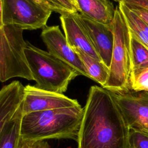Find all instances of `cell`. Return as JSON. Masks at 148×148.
<instances>
[{
    "label": "cell",
    "instance_id": "3957f363",
    "mask_svg": "<svg viewBox=\"0 0 148 148\" xmlns=\"http://www.w3.org/2000/svg\"><path fill=\"white\" fill-rule=\"evenodd\" d=\"M24 53L35 86L43 90L63 94L79 73L68 64L27 42Z\"/></svg>",
    "mask_w": 148,
    "mask_h": 148
},
{
    "label": "cell",
    "instance_id": "9a60e30c",
    "mask_svg": "<svg viewBox=\"0 0 148 148\" xmlns=\"http://www.w3.org/2000/svg\"><path fill=\"white\" fill-rule=\"evenodd\" d=\"M22 116L21 105L13 116L5 124L1 132L0 148H18L20 140V130Z\"/></svg>",
    "mask_w": 148,
    "mask_h": 148
},
{
    "label": "cell",
    "instance_id": "6da1fadb",
    "mask_svg": "<svg viewBox=\"0 0 148 148\" xmlns=\"http://www.w3.org/2000/svg\"><path fill=\"white\" fill-rule=\"evenodd\" d=\"M130 131L113 92L91 86L84 108L77 148H129Z\"/></svg>",
    "mask_w": 148,
    "mask_h": 148
},
{
    "label": "cell",
    "instance_id": "44dd1931",
    "mask_svg": "<svg viewBox=\"0 0 148 148\" xmlns=\"http://www.w3.org/2000/svg\"><path fill=\"white\" fill-rule=\"evenodd\" d=\"M131 10L138 14L142 20L148 24V10L145 8L124 3Z\"/></svg>",
    "mask_w": 148,
    "mask_h": 148
},
{
    "label": "cell",
    "instance_id": "d6986e66",
    "mask_svg": "<svg viewBox=\"0 0 148 148\" xmlns=\"http://www.w3.org/2000/svg\"><path fill=\"white\" fill-rule=\"evenodd\" d=\"M129 148H148V131L130 128Z\"/></svg>",
    "mask_w": 148,
    "mask_h": 148
},
{
    "label": "cell",
    "instance_id": "484cf974",
    "mask_svg": "<svg viewBox=\"0 0 148 148\" xmlns=\"http://www.w3.org/2000/svg\"><path fill=\"white\" fill-rule=\"evenodd\" d=\"M34 1H35L36 2H37L38 3H39V4H40V5H42V6H44V7H45V8H48V9H50L49 8V6H47V5L43 1V0H34ZM51 10V9H50Z\"/></svg>",
    "mask_w": 148,
    "mask_h": 148
},
{
    "label": "cell",
    "instance_id": "2e32d148",
    "mask_svg": "<svg viewBox=\"0 0 148 148\" xmlns=\"http://www.w3.org/2000/svg\"><path fill=\"white\" fill-rule=\"evenodd\" d=\"M74 50L77 53L83 64L87 77L94 80L103 87L108 80L109 68L102 61L98 60L80 50Z\"/></svg>",
    "mask_w": 148,
    "mask_h": 148
},
{
    "label": "cell",
    "instance_id": "ba28073f",
    "mask_svg": "<svg viewBox=\"0 0 148 148\" xmlns=\"http://www.w3.org/2000/svg\"><path fill=\"white\" fill-rule=\"evenodd\" d=\"M40 37L49 53L74 68L80 75L87 77L79 55L69 46L58 25H46L42 28Z\"/></svg>",
    "mask_w": 148,
    "mask_h": 148
},
{
    "label": "cell",
    "instance_id": "d4e9b609",
    "mask_svg": "<svg viewBox=\"0 0 148 148\" xmlns=\"http://www.w3.org/2000/svg\"><path fill=\"white\" fill-rule=\"evenodd\" d=\"M4 26L3 23V6L2 0H0V29Z\"/></svg>",
    "mask_w": 148,
    "mask_h": 148
},
{
    "label": "cell",
    "instance_id": "5bb4252c",
    "mask_svg": "<svg viewBox=\"0 0 148 148\" xmlns=\"http://www.w3.org/2000/svg\"><path fill=\"white\" fill-rule=\"evenodd\" d=\"M118 6L131 34L148 48V24L131 10L124 3L119 2Z\"/></svg>",
    "mask_w": 148,
    "mask_h": 148
},
{
    "label": "cell",
    "instance_id": "e0dca14e",
    "mask_svg": "<svg viewBox=\"0 0 148 148\" xmlns=\"http://www.w3.org/2000/svg\"><path fill=\"white\" fill-rule=\"evenodd\" d=\"M131 79L148 69V48L130 32Z\"/></svg>",
    "mask_w": 148,
    "mask_h": 148
},
{
    "label": "cell",
    "instance_id": "4316f807",
    "mask_svg": "<svg viewBox=\"0 0 148 148\" xmlns=\"http://www.w3.org/2000/svg\"><path fill=\"white\" fill-rule=\"evenodd\" d=\"M102 1H103V2H105V3H108L109 2H108V0H101Z\"/></svg>",
    "mask_w": 148,
    "mask_h": 148
},
{
    "label": "cell",
    "instance_id": "7402d4cb",
    "mask_svg": "<svg viewBox=\"0 0 148 148\" xmlns=\"http://www.w3.org/2000/svg\"><path fill=\"white\" fill-rule=\"evenodd\" d=\"M117 2H123L139 6L148 10V0H113Z\"/></svg>",
    "mask_w": 148,
    "mask_h": 148
},
{
    "label": "cell",
    "instance_id": "603a6c76",
    "mask_svg": "<svg viewBox=\"0 0 148 148\" xmlns=\"http://www.w3.org/2000/svg\"><path fill=\"white\" fill-rule=\"evenodd\" d=\"M32 148H51L48 143L45 140H38L33 142Z\"/></svg>",
    "mask_w": 148,
    "mask_h": 148
},
{
    "label": "cell",
    "instance_id": "4fadbf2b",
    "mask_svg": "<svg viewBox=\"0 0 148 148\" xmlns=\"http://www.w3.org/2000/svg\"><path fill=\"white\" fill-rule=\"evenodd\" d=\"M79 13L97 22L110 24L114 9L109 2L105 3L101 0H75Z\"/></svg>",
    "mask_w": 148,
    "mask_h": 148
},
{
    "label": "cell",
    "instance_id": "277c9868",
    "mask_svg": "<svg viewBox=\"0 0 148 148\" xmlns=\"http://www.w3.org/2000/svg\"><path fill=\"white\" fill-rule=\"evenodd\" d=\"M111 25L114 43L109 77L102 87L115 93H126L131 89L130 32L119 6Z\"/></svg>",
    "mask_w": 148,
    "mask_h": 148
},
{
    "label": "cell",
    "instance_id": "5b68a950",
    "mask_svg": "<svg viewBox=\"0 0 148 148\" xmlns=\"http://www.w3.org/2000/svg\"><path fill=\"white\" fill-rule=\"evenodd\" d=\"M23 29L13 25H4L0 29V82L13 77L33 80L24 53L27 42Z\"/></svg>",
    "mask_w": 148,
    "mask_h": 148
},
{
    "label": "cell",
    "instance_id": "7a4b0ae2",
    "mask_svg": "<svg viewBox=\"0 0 148 148\" xmlns=\"http://www.w3.org/2000/svg\"><path fill=\"white\" fill-rule=\"evenodd\" d=\"M83 112L80 105L23 114L20 138L31 142L51 139L77 141Z\"/></svg>",
    "mask_w": 148,
    "mask_h": 148
},
{
    "label": "cell",
    "instance_id": "8fae6325",
    "mask_svg": "<svg viewBox=\"0 0 148 148\" xmlns=\"http://www.w3.org/2000/svg\"><path fill=\"white\" fill-rule=\"evenodd\" d=\"M75 13L62 14L60 16L61 26L69 46L73 50H80L101 61L86 30L76 18Z\"/></svg>",
    "mask_w": 148,
    "mask_h": 148
},
{
    "label": "cell",
    "instance_id": "52a82bcc",
    "mask_svg": "<svg viewBox=\"0 0 148 148\" xmlns=\"http://www.w3.org/2000/svg\"><path fill=\"white\" fill-rule=\"evenodd\" d=\"M80 105L76 99L60 94L39 89L29 84L24 87L22 101L23 114Z\"/></svg>",
    "mask_w": 148,
    "mask_h": 148
},
{
    "label": "cell",
    "instance_id": "ac0fdd59",
    "mask_svg": "<svg viewBox=\"0 0 148 148\" xmlns=\"http://www.w3.org/2000/svg\"><path fill=\"white\" fill-rule=\"evenodd\" d=\"M52 10L60 14L79 12L77 8L71 0H43Z\"/></svg>",
    "mask_w": 148,
    "mask_h": 148
},
{
    "label": "cell",
    "instance_id": "7c38bea8",
    "mask_svg": "<svg viewBox=\"0 0 148 148\" xmlns=\"http://www.w3.org/2000/svg\"><path fill=\"white\" fill-rule=\"evenodd\" d=\"M24 86L13 81L0 90V134L5 124L13 116L21 105Z\"/></svg>",
    "mask_w": 148,
    "mask_h": 148
},
{
    "label": "cell",
    "instance_id": "cb8c5ba5",
    "mask_svg": "<svg viewBox=\"0 0 148 148\" xmlns=\"http://www.w3.org/2000/svg\"><path fill=\"white\" fill-rule=\"evenodd\" d=\"M34 142L26 140L20 138L18 148H32V146Z\"/></svg>",
    "mask_w": 148,
    "mask_h": 148
},
{
    "label": "cell",
    "instance_id": "f1b7e54d",
    "mask_svg": "<svg viewBox=\"0 0 148 148\" xmlns=\"http://www.w3.org/2000/svg\"><path fill=\"white\" fill-rule=\"evenodd\" d=\"M71 1H72V2H73L75 4V5L76 6V1H75V0H71ZM76 7H77V6H76Z\"/></svg>",
    "mask_w": 148,
    "mask_h": 148
},
{
    "label": "cell",
    "instance_id": "83f0119b",
    "mask_svg": "<svg viewBox=\"0 0 148 148\" xmlns=\"http://www.w3.org/2000/svg\"><path fill=\"white\" fill-rule=\"evenodd\" d=\"M143 130H146V131H148V125L145 127V128Z\"/></svg>",
    "mask_w": 148,
    "mask_h": 148
},
{
    "label": "cell",
    "instance_id": "30bf717a",
    "mask_svg": "<svg viewBox=\"0 0 148 148\" xmlns=\"http://www.w3.org/2000/svg\"><path fill=\"white\" fill-rule=\"evenodd\" d=\"M75 16L86 30L101 61L109 68L110 66L114 35L110 24H104L91 20L79 12Z\"/></svg>",
    "mask_w": 148,
    "mask_h": 148
},
{
    "label": "cell",
    "instance_id": "ffe728a7",
    "mask_svg": "<svg viewBox=\"0 0 148 148\" xmlns=\"http://www.w3.org/2000/svg\"><path fill=\"white\" fill-rule=\"evenodd\" d=\"M131 87L135 92L148 91V69L143 71L131 80Z\"/></svg>",
    "mask_w": 148,
    "mask_h": 148
},
{
    "label": "cell",
    "instance_id": "9c48e42d",
    "mask_svg": "<svg viewBox=\"0 0 148 148\" xmlns=\"http://www.w3.org/2000/svg\"><path fill=\"white\" fill-rule=\"evenodd\" d=\"M113 95L130 128L144 130L148 125V91Z\"/></svg>",
    "mask_w": 148,
    "mask_h": 148
},
{
    "label": "cell",
    "instance_id": "8992f818",
    "mask_svg": "<svg viewBox=\"0 0 148 148\" xmlns=\"http://www.w3.org/2000/svg\"><path fill=\"white\" fill-rule=\"evenodd\" d=\"M3 23L23 30L43 28L52 10L34 0H2Z\"/></svg>",
    "mask_w": 148,
    "mask_h": 148
}]
</instances>
